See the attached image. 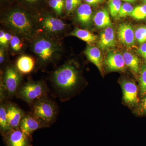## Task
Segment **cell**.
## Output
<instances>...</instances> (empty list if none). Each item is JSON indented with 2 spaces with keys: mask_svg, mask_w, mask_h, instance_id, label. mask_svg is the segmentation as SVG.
I'll return each mask as SVG.
<instances>
[{
  "mask_svg": "<svg viewBox=\"0 0 146 146\" xmlns=\"http://www.w3.org/2000/svg\"><path fill=\"white\" fill-rule=\"evenodd\" d=\"M1 23L13 35L30 42L38 33L35 16L23 8L11 9L3 14Z\"/></svg>",
  "mask_w": 146,
  "mask_h": 146,
  "instance_id": "obj_1",
  "label": "cell"
},
{
  "mask_svg": "<svg viewBox=\"0 0 146 146\" xmlns=\"http://www.w3.org/2000/svg\"><path fill=\"white\" fill-rule=\"evenodd\" d=\"M30 43L32 52L36 56V63L44 67L60 59L63 48L58 39L38 32Z\"/></svg>",
  "mask_w": 146,
  "mask_h": 146,
  "instance_id": "obj_2",
  "label": "cell"
},
{
  "mask_svg": "<svg viewBox=\"0 0 146 146\" xmlns=\"http://www.w3.org/2000/svg\"><path fill=\"white\" fill-rule=\"evenodd\" d=\"M51 81L56 95L61 101L68 98L80 82V74L72 63L67 62L52 74Z\"/></svg>",
  "mask_w": 146,
  "mask_h": 146,
  "instance_id": "obj_3",
  "label": "cell"
},
{
  "mask_svg": "<svg viewBox=\"0 0 146 146\" xmlns=\"http://www.w3.org/2000/svg\"><path fill=\"white\" fill-rule=\"evenodd\" d=\"M31 106V114L44 127L50 126L56 120L58 110L57 105L48 97L35 102Z\"/></svg>",
  "mask_w": 146,
  "mask_h": 146,
  "instance_id": "obj_4",
  "label": "cell"
},
{
  "mask_svg": "<svg viewBox=\"0 0 146 146\" xmlns=\"http://www.w3.org/2000/svg\"><path fill=\"white\" fill-rule=\"evenodd\" d=\"M38 32L57 39L63 36L66 31L67 25L64 21L50 13L42 14L36 17Z\"/></svg>",
  "mask_w": 146,
  "mask_h": 146,
  "instance_id": "obj_5",
  "label": "cell"
},
{
  "mask_svg": "<svg viewBox=\"0 0 146 146\" xmlns=\"http://www.w3.org/2000/svg\"><path fill=\"white\" fill-rule=\"evenodd\" d=\"M48 92L44 82L29 81L21 85L16 96L31 106L35 102L46 98Z\"/></svg>",
  "mask_w": 146,
  "mask_h": 146,
  "instance_id": "obj_6",
  "label": "cell"
},
{
  "mask_svg": "<svg viewBox=\"0 0 146 146\" xmlns=\"http://www.w3.org/2000/svg\"><path fill=\"white\" fill-rule=\"evenodd\" d=\"M1 80V87L4 90L7 98L16 95L21 86L22 74L16 66L9 65L5 69Z\"/></svg>",
  "mask_w": 146,
  "mask_h": 146,
  "instance_id": "obj_7",
  "label": "cell"
},
{
  "mask_svg": "<svg viewBox=\"0 0 146 146\" xmlns=\"http://www.w3.org/2000/svg\"><path fill=\"white\" fill-rule=\"evenodd\" d=\"M3 136L6 146H32L31 138L25 135L20 128L11 129Z\"/></svg>",
  "mask_w": 146,
  "mask_h": 146,
  "instance_id": "obj_8",
  "label": "cell"
},
{
  "mask_svg": "<svg viewBox=\"0 0 146 146\" xmlns=\"http://www.w3.org/2000/svg\"><path fill=\"white\" fill-rule=\"evenodd\" d=\"M123 93V99L127 104L133 106L138 104V89L133 82L125 80L121 84Z\"/></svg>",
  "mask_w": 146,
  "mask_h": 146,
  "instance_id": "obj_9",
  "label": "cell"
},
{
  "mask_svg": "<svg viewBox=\"0 0 146 146\" xmlns=\"http://www.w3.org/2000/svg\"><path fill=\"white\" fill-rule=\"evenodd\" d=\"M26 114L21 108L14 104L7 103V116L11 129L20 128L21 120Z\"/></svg>",
  "mask_w": 146,
  "mask_h": 146,
  "instance_id": "obj_10",
  "label": "cell"
},
{
  "mask_svg": "<svg viewBox=\"0 0 146 146\" xmlns=\"http://www.w3.org/2000/svg\"><path fill=\"white\" fill-rule=\"evenodd\" d=\"M42 127H44L42 123L31 113L25 115L21 120L19 127L25 135L30 138L34 131Z\"/></svg>",
  "mask_w": 146,
  "mask_h": 146,
  "instance_id": "obj_11",
  "label": "cell"
},
{
  "mask_svg": "<svg viewBox=\"0 0 146 146\" xmlns=\"http://www.w3.org/2000/svg\"><path fill=\"white\" fill-rule=\"evenodd\" d=\"M118 39L120 42L127 47H131L135 42V33L129 24L123 23L119 26L117 30Z\"/></svg>",
  "mask_w": 146,
  "mask_h": 146,
  "instance_id": "obj_12",
  "label": "cell"
},
{
  "mask_svg": "<svg viewBox=\"0 0 146 146\" xmlns=\"http://www.w3.org/2000/svg\"><path fill=\"white\" fill-rule=\"evenodd\" d=\"M108 70L110 71H122L125 69L123 55L119 52L109 51L105 61Z\"/></svg>",
  "mask_w": 146,
  "mask_h": 146,
  "instance_id": "obj_13",
  "label": "cell"
},
{
  "mask_svg": "<svg viewBox=\"0 0 146 146\" xmlns=\"http://www.w3.org/2000/svg\"><path fill=\"white\" fill-rule=\"evenodd\" d=\"M98 45L102 50L113 48L116 45L115 31L111 27L106 28L101 33Z\"/></svg>",
  "mask_w": 146,
  "mask_h": 146,
  "instance_id": "obj_14",
  "label": "cell"
},
{
  "mask_svg": "<svg viewBox=\"0 0 146 146\" xmlns=\"http://www.w3.org/2000/svg\"><path fill=\"white\" fill-rule=\"evenodd\" d=\"M35 63L36 61L33 57L23 55L18 58L15 66L21 74H28L34 70Z\"/></svg>",
  "mask_w": 146,
  "mask_h": 146,
  "instance_id": "obj_15",
  "label": "cell"
},
{
  "mask_svg": "<svg viewBox=\"0 0 146 146\" xmlns=\"http://www.w3.org/2000/svg\"><path fill=\"white\" fill-rule=\"evenodd\" d=\"M92 16V9L88 4H82L77 8L76 20L82 26L87 27L90 25Z\"/></svg>",
  "mask_w": 146,
  "mask_h": 146,
  "instance_id": "obj_16",
  "label": "cell"
},
{
  "mask_svg": "<svg viewBox=\"0 0 146 146\" xmlns=\"http://www.w3.org/2000/svg\"><path fill=\"white\" fill-rule=\"evenodd\" d=\"M84 53L88 59L96 65L102 72V56L99 49L97 47L88 46L84 51Z\"/></svg>",
  "mask_w": 146,
  "mask_h": 146,
  "instance_id": "obj_17",
  "label": "cell"
},
{
  "mask_svg": "<svg viewBox=\"0 0 146 146\" xmlns=\"http://www.w3.org/2000/svg\"><path fill=\"white\" fill-rule=\"evenodd\" d=\"M93 21L96 26L99 28H106L112 26L109 13L106 9L98 11L94 16Z\"/></svg>",
  "mask_w": 146,
  "mask_h": 146,
  "instance_id": "obj_18",
  "label": "cell"
},
{
  "mask_svg": "<svg viewBox=\"0 0 146 146\" xmlns=\"http://www.w3.org/2000/svg\"><path fill=\"white\" fill-rule=\"evenodd\" d=\"M69 35L76 36L88 43L91 44L94 43L98 39V36L87 30L76 28L71 31Z\"/></svg>",
  "mask_w": 146,
  "mask_h": 146,
  "instance_id": "obj_19",
  "label": "cell"
},
{
  "mask_svg": "<svg viewBox=\"0 0 146 146\" xmlns=\"http://www.w3.org/2000/svg\"><path fill=\"white\" fill-rule=\"evenodd\" d=\"M7 116V103H1L0 106V131L2 136L11 130Z\"/></svg>",
  "mask_w": 146,
  "mask_h": 146,
  "instance_id": "obj_20",
  "label": "cell"
},
{
  "mask_svg": "<svg viewBox=\"0 0 146 146\" xmlns=\"http://www.w3.org/2000/svg\"><path fill=\"white\" fill-rule=\"evenodd\" d=\"M123 56L126 66L136 74L140 72L139 60L136 56L127 52L124 53Z\"/></svg>",
  "mask_w": 146,
  "mask_h": 146,
  "instance_id": "obj_21",
  "label": "cell"
},
{
  "mask_svg": "<svg viewBox=\"0 0 146 146\" xmlns=\"http://www.w3.org/2000/svg\"><path fill=\"white\" fill-rule=\"evenodd\" d=\"M25 41L19 36L13 35L9 47L11 52L14 54L23 53L25 46Z\"/></svg>",
  "mask_w": 146,
  "mask_h": 146,
  "instance_id": "obj_22",
  "label": "cell"
},
{
  "mask_svg": "<svg viewBox=\"0 0 146 146\" xmlns=\"http://www.w3.org/2000/svg\"><path fill=\"white\" fill-rule=\"evenodd\" d=\"M50 7L54 11L58 16H61L65 7V0H49Z\"/></svg>",
  "mask_w": 146,
  "mask_h": 146,
  "instance_id": "obj_23",
  "label": "cell"
},
{
  "mask_svg": "<svg viewBox=\"0 0 146 146\" xmlns=\"http://www.w3.org/2000/svg\"><path fill=\"white\" fill-rule=\"evenodd\" d=\"M140 92L141 96H146V65H142L140 70L139 77Z\"/></svg>",
  "mask_w": 146,
  "mask_h": 146,
  "instance_id": "obj_24",
  "label": "cell"
},
{
  "mask_svg": "<svg viewBox=\"0 0 146 146\" xmlns=\"http://www.w3.org/2000/svg\"><path fill=\"white\" fill-rule=\"evenodd\" d=\"M131 17L138 20H142L146 18V4L138 6L134 8L130 15Z\"/></svg>",
  "mask_w": 146,
  "mask_h": 146,
  "instance_id": "obj_25",
  "label": "cell"
},
{
  "mask_svg": "<svg viewBox=\"0 0 146 146\" xmlns=\"http://www.w3.org/2000/svg\"><path fill=\"white\" fill-rule=\"evenodd\" d=\"M121 5L122 3L121 0H110V12L112 17L116 18L117 17Z\"/></svg>",
  "mask_w": 146,
  "mask_h": 146,
  "instance_id": "obj_26",
  "label": "cell"
},
{
  "mask_svg": "<svg viewBox=\"0 0 146 146\" xmlns=\"http://www.w3.org/2000/svg\"><path fill=\"white\" fill-rule=\"evenodd\" d=\"M135 33V39L138 43L142 44L146 42V26H142L136 29Z\"/></svg>",
  "mask_w": 146,
  "mask_h": 146,
  "instance_id": "obj_27",
  "label": "cell"
},
{
  "mask_svg": "<svg viewBox=\"0 0 146 146\" xmlns=\"http://www.w3.org/2000/svg\"><path fill=\"white\" fill-rule=\"evenodd\" d=\"M133 7L130 3H125L122 5L121 8L120 9L119 12L118 14V18H125L128 16H130L131 13L133 12Z\"/></svg>",
  "mask_w": 146,
  "mask_h": 146,
  "instance_id": "obj_28",
  "label": "cell"
},
{
  "mask_svg": "<svg viewBox=\"0 0 146 146\" xmlns=\"http://www.w3.org/2000/svg\"><path fill=\"white\" fill-rule=\"evenodd\" d=\"M82 0H65V8L66 12L70 14L80 5Z\"/></svg>",
  "mask_w": 146,
  "mask_h": 146,
  "instance_id": "obj_29",
  "label": "cell"
},
{
  "mask_svg": "<svg viewBox=\"0 0 146 146\" xmlns=\"http://www.w3.org/2000/svg\"><path fill=\"white\" fill-rule=\"evenodd\" d=\"M20 1L27 6L31 7H36L42 3L43 0H20Z\"/></svg>",
  "mask_w": 146,
  "mask_h": 146,
  "instance_id": "obj_30",
  "label": "cell"
},
{
  "mask_svg": "<svg viewBox=\"0 0 146 146\" xmlns=\"http://www.w3.org/2000/svg\"><path fill=\"white\" fill-rule=\"evenodd\" d=\"M7 49L3 47L0 48V63L1 65L5 62L7 56Z\"/></svg>",
  "mask_w": 146,
  "mask_h": 146,
  "instance_id": "obj_31",
  "label": "cell"
},
{
  "mask_svg": "<svg viewBox=\"0 0 146 146\" xmlns=\"http://www.w3.org/2000/svg\"><path fill=\"white\" fill-rule=\"evenodd\" d=\"M138 52L146 61V42L141 45L138 50Z\"/></svg>",
  "mask_w": 146,
  "mask_h": 146,
  "instance_id": "obj_32",
  "label": "cell"
},
{
  "mask_svg": "<svg viewBox=\"0 0 146 146\" xmlns=\"http://www.w3.org/2000/svg\"><path fill=\"white\" fill-rule=\"evenodd\" d=\"M140 110L143 114H146V96L142 100L140 105Z\"/></svg>",
  "mask_w": 146,
  "mask_h": 146,
  "instance_id": "obj_33",
  "label": "cell"
},
{
  "mask_svg": "<svg viewBox=\"0 0 146 146\" xmlns=\"http://www.w3.org/2000/svg\"><path fill=\"white\" fill-rule=\"evenodd\" d=\"M85 2L89 5H96L102 1V0H84Z\"/></svg>",
  "mask_w": 146,
  "mask_h": 146,
  "instance_id": "obj_34",
  "label": "cell"
},
{
  "mask_svg": "<svg viewBox=\"0 0 146 146\" xmlns=\"http://www.w3.org/2000/svg\"><path fill=\"white\" fill-rule=\"evenodd\" d=\"M128 3H133L136 2L138 0H121Z\"/></svg>",
  "mask_w": 146,
  "mask_h": 146,
  "instance_id": "obj_35",
  "label": "cell"
},
{
  "mask_svg": "<svg viewBox=\"0 0 146 146\" xmlns=\"http://www.w3.org/2000/svg\"><path fill=\"white\" fill-rule=\"evenodd\" d=\"M143 1L144 3H145V4H146V0H143Z\"/></svg>",
  "mask_w": 146,
  "mask_h": 146,
  "instance_id": "obj_36",
  "label": "cell"
}]
</instances>
